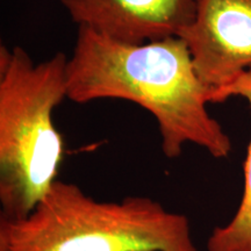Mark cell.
Segmentation results:
<instances>
[{"label": "cell", "mask_w": 251, "mask_h": 251, "mask_svg": "<svg viewBox=\"0 0 251 251\" xmlns=\"http://www.w3.org/2000/svg\"><path fill=\"white\" fill-rule=\"evenodd\" d=\"M67 89L68 99L76 103L122 99L140 105L156 119L169 159L178 158L186 144L214 158H226L233 149L230 137L209 114L212 90L200 79L179 36L127 45L78 26Z\"/></svg>", "instance_id": "1"}, {"label": "cell", "mask_w": 251, "mask_h": 251, "mask_svg": "<svg viewBox=\"0 0 251 251\" xmlns=\"http://www.w3.org/2000/svg\"><path fill=\"white\" fill-rule=\"evenodd\" d=\"M179 37L203 84L212 92L227 86L251 67V0H199Z\"/></svg>", "instance_id": "4"}, {"label": "cell", "mask_w": 251, "mask_h": 251, "mask_svg": "<svg viewBox=\"0 0 251 251\" xmlns=\"http://www.w3.org/2000/svg\"><path fill=\"white\" fill-rule=\"evenodd\" d=\"M71 20L109 39L142 45L179 36L199 0H61Z\"/></svg>", "instance_id": "5"}, {"label": "cell", "mask_w": 251, "mask_h": 251, "mask_svg": "<svg viewBox=\"0 0 251 251\" xmlns=\"http://www.w3.org/2000/svg\"><path fill=\"white\" fill-rule=\"evenodd\" d=\"M240 97L247 100L251 111V67L240 77L211 93V102H224ZM243 194L233 219L216 227L207 241V251H251V141L244 161Z\"/></svg>", "instance_id": "6"}, {"label": "cell", "mask_w": 251, "mask_h": 251, "mask_svg": "<svg viewBox=\"0 0 251 251\" xmlns=\"http://www.w3.org/2000/svg\"><path fill=\"white\" fill-rule=\"evenodd\" d=\"M68 58L35 63L0 46V218H27L57 180L64 141L52 114L68 98Z\"/></svg>", "instance_id": "3"}, {"label": "cell", "mask_w": 251, "mask_h": 251, "mask_svg": "<svg viewBox=\"0 0 251 251\" xmlns=\"http://www.w3.org/2000/svg\"><path fill=\"white\" fill-rule=\"evenodd\" d=\"M0 251L199 250L187 216L151 198L99 201L57 179L27 218H0Z\"/></svg>", "instance_id": "2"}]
</instances>
